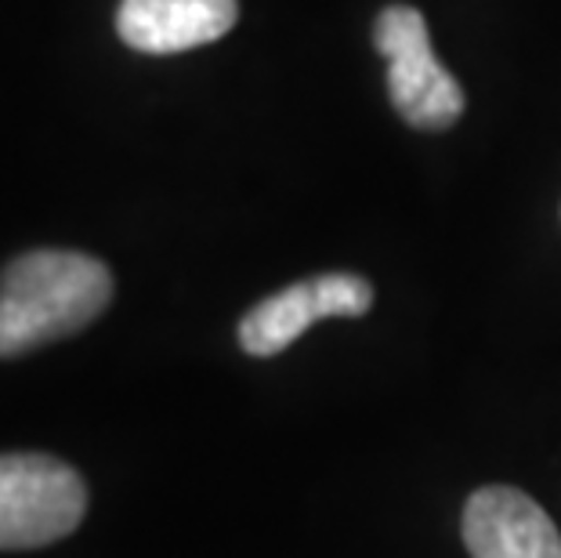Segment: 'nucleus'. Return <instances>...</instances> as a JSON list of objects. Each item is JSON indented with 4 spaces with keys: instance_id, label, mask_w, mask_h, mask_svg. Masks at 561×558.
Masks as SVG:
<instances>
[{
    "instance_id": "3",
    "label": "nucleus",
    "mask_w": 561,
    "mask_h": 558,
    "mask_svg": "<svg viewBox=\"0 0 561 558\" xmlns=\"http://www.w3.org/2000/svg\"><path fill=\"white\" fill-rule=\"evenodd\" d=\"M374 47L388 62V94L416 130H446L460 121L463 91L435 58L427 22L410 4H391L374 22Z\"/></svg>"
},
{
    "instance_id": "2",
    "label": "nucleus",
    "mask_w": 561,
    "mask_h": 558,
    "mask_svg": "<svg viewBox=\"0 0 561 558\" xmlns=\"http://www.w3.org/2000/svg\"><path fill=\"white\" fill-rule=\"evenodd\" d=\"M88 512V486L66 460L44 454L0 457V551L44 548L69 537Z\"/></svg>"
},
{
    "instance_id": "1",
    "label": "nucleus",
    "mask_w": 561,
    "mask_h": 558,
    "mask_svg": "<svg viewBox=\"0 0 561 558\" xmlns=\"http://www.w3.org/2000/svg\"><path fill=\"white\" fill-rule=\"evenodd\" d=\"M113 301V272L80 251H30L0 272V360L91 327Z\"/></svg>"
},
{
    "instance_id": "4",
    "label": "nucleus",
    "mask_w": 561,
    "mask_h": 558,
    "mask_svg": "<svg viewBox=\"0 0 561 558\" xmlns=\"http://www.w3.org/2000/svg\"><path fill=\"white\" fill-rule=\"evenodd\" d=\"M369 305H374V287L355 272H327V276L290 283L272 298L257 301L240 319V344L243 352L265 360V355H279L283 349H290L319 319H355L366 316Z\"/></svg>"
},
{
    "instance_id": "6",
    "label": "nucleus",
    "mask_w": 561,
    "mask_h": 558,
    "mask_svg": "<svg viewBox=\"0 0 561 558\" xmlns=\"http://www.w3.org/2000/svg\"><path fill=\"white\" fill-rule=\"evenodd\" d=\"M236 19V0H124L116 33L141 55H178L221 41Z\"/></svg>"
},
{
    "instance_id": "5",
    "label": "nucleus",
    "mask_w": 561,
    "mask_h": 558,
    "mask_svg": "<svg viewBox=\"0 0 561 558\" xmlns=\"http://www.w3.org/2000/svg\"><path fill=\"white\" fill-rule=\"evenodd\" d=\"M463 544L471 558H561L551 515L511 486H485L463 508Z\"/></svg>"
}]
</instances>
